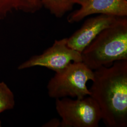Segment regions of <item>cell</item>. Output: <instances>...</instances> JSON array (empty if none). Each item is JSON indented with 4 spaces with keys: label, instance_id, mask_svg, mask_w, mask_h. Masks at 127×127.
<instances>
[{
    "label": "cell",
    "instance_id": "cell-4",
    "mask_svg": "<svg viewBox=\"0 0 127 127\" xmlns=\"http://www.w3.org/2000/svg\"><path fill=\"white\" fill-rule=\"evenodd\" d=\"M55 104L61 127H97L102 120L98 104L90 95L82 99L57 98Z\"/></svg>",
    "mask_w": 127,
    "mask_h": 127
},
{
    "label": "cell",
    "instance_id": "cell-1",
    "mask_svg": "<svg viewBox=\"0 0 127 127\" xmlns=\"http://www.w3.org/2000/svg\"><path fill=\"white\" fill-rule=\"evenodd\" d=\"M90 96L101 111L102 120L109 127H127V60L93 71Z\"/></svg>",
    "mask_w": 127,
    "mask_h": 127
},
{
    "label": "cell",
    "instance_id": "cell-9",
    "mask_svg": "<svg viewBox=\"0 0 127 127\" xmlns=\"http://www.w3.org/2000/svg\"><path fill=\"white\" fill-rule=\"evenodd\" d=\"M43 7L57 18H61L72 10L73 4L70 0H43Z\"/></svg>",
    "mask_w": 127,
    "mask_h": 127
},
{
    "label": "cell",
    "instance_id": "cell-8",
    "mask_svg": "<svg viewBox=\"0 0 127 127\" xmlns=\"http://www.w3.org/2000/svg\"><path fill=\"white\" fill-rule=\"evenodd\" d=\"M43 0H0V20L15 12L34 13L43 7Z\"/></svg>",
    "mask_w": 127,
    "mask_h": 127
},
{
    "label": "cell",
    "instance_id": "cell-5",
    "mask_svg": "<svg viewBox=\"0 0 127 127\" xmlns=\"http://www.w3.org/2000/svg\"><path fill=\"white\" fill-rule=\"evenodd\" d=\"M82 53L68 47L67 38L55 40L41 54L34 55L18 65L19 70L41 66L59 72L73 62H82Z\"/></svg>",
    "mask_w": 127,
    "mask_h": 127
},
{
    "label": "cell",
    "instance_id": "cell-7",
    "mask_svg": "<svg viewBox=\"0 0 127 127\" xmlns=\"http://www.w3.org/2000/svg\"><path fill=\"white\" fill-rule=\"evenodd\" d=\"M67 17L69 23L78 22L87 16L99 14L117 17L127 16V0H87Z\"/></svg>",
    "mask_w": 127,
    "mask_h": 127
},
{
    "label": "cell",
    "instance_id": "cell-6",
    "mask_svg": "<svg viewBox=\"0 0 127 127\" xmlns=\"http://www.w3.org/2000/svg\"><path fill=\"white\" fill-rule=\"evenodd\" d=\"M119 18L100 14L87 19L80 29L67 38V45L82 53L101 32L112 25Z\"/></svg>",
    "mask_w": 127,
    "mask_h": 127
},
{
    "label": "cell",
    "instance_id": "cell-10",
    "mask_svg": "<svg viewBox=\"0 0 127 127\" xmlns=\"http://www.w3.org/2000/svg\"><path fill=\"white\" fill-rule=\"evenodd\" d=\"M15 104L13 92L4 82H0V114L13 109ZM1 123L0 120V127Z\"/></svg>",
    "mask_w": 127,
    "mask_h": 127
},
{
    "label": "cell",
    "instance_id": "cell-12",
    "mask_svg": "<svg viewBox=\"0 0 127 127\" xmlns=\"http://www.w3.org/2000/svg\"><path fill=\"white\" fill-rule=\"evenodd\" d=\"M73 4H78L82 6L86 2L87 0H70Z\"/></svg>",
    "mask_w": 127,
    "mask_h": 127
},
{
    "label": "cell",
    "instance_id": "cell-3",
    "mask_svg": "<svg viewBox=\"0 0 127 127\" xmlns=\"http://www.w3.org/2000/svg\"><path fill=\"white\" fill-rule=\"evenodd\" d=\"M93 77V71L83 62H73L50 79L47 86L48 95L55 99H82L90 95L87 83Z\"/></svg>",
    "mask_w": 127,
    "mask_h": 127
},
{
    "label": "cell",
    "instance_id": "cell-2",
    "mask_svg": "<svg viewBox=\"0 0 127 127\" xmlns=\"http://www.w3.org/2000/svg\"><path fill=\"white\" fill-rule=\"evenodd\" d=\"M82 62L94 71L127 60V17L118 19L95 37L82 52Z\"/></svg>",
    "mask_w": 127,
    "mask_h": 127
},
{
    "label": "cell",
    "instance_id": "cell-11",
    "mask_svg": "<svg viewBox=\"0 0 127 127\" xmlns=\"http://www.w3.org/2000/svg\"><path fill=\"white\" fill-rule=\"evenodd\" d=\"M43 127H61V121L57 118H53L42 125Z\"/></svg>",
    "mask_w": 127,
    "mask_h": 127
}]
</instances>
